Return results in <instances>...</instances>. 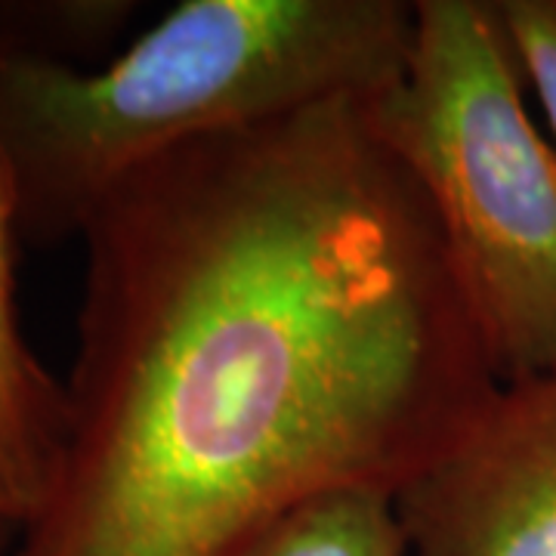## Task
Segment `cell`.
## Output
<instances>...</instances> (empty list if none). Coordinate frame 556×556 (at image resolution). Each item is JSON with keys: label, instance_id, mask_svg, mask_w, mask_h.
I'll use <instances>...</instances> for the list:
<instances>
[{"label": "cell", "instance_id": "6da1fadb", "mask_svg": "<svg viewBox=\"0 0 556 556\" xmlns=\"http://www.w3.org/2000/svg\"><path fill=\"white\" fill-rule=\"evenodd\" d=\"M368 97L182 146L84 226L56 482L10 556H219L300 497L396 492L497 390Z\"/></svg>", "mask_w": 556, "mask_h": 556}, {"label": "cell", "instance_id": "7a4b0ae2", "mask_svg": "<svg viewBox=\"0 0 556 556\" xmlns=\"http://www.w3.org/2000/svg\"><path fill=\"white\" fill-rule=\"evenodd\" d=\"M408 0H182L100 65L0 43V159L22 244L80 239L109 192L199 139L378 93Z\"/></svg>", "mask_w": 556, "mask_h": 556}, {"label": "cell", "instance_id": "3957f363", "mask_svg": "<svg viewBox=\"0 0 556 556\" xmlns=\"http://www.w3.org/2000/svg\"><path fill=\"white\" fill-rule=\"evenodd\" d=\"M501 0H415L402 72L368 118L437 223L497 383L556 371V142Z\"/></svg>", "mask_w": 556, "mask_h": 556}, {"label": "cell", "instance_id": "277c9868", "mask_svg": "<svg viewBox=\"0 0 556 556\" xmlns=\"http://www.w3.org/2000/svg\"><path fill=\"white\" fill-rule=\"evenodd\" d=\"M393 504L408 556H556V371L497 383Z\"/></svg>", "mask_w": 556, "mask_h": 556}, {"label": "cell", "instance_id": "5b68a950", "mask_svg": "<svg viewBox=\"0 0 556 556\" xmlns=\"http://www.w3.org/2000/svg\"><path fill=\"white\" fill-rule=\"evenodd\" d=\"M22 232L0 159V522L25 529L50 495L65 448L68 396L25 338L16 300Z\"/></svg>", "mask_w": 556, "mask_h": 556}, {"label": "cell", "instance_id": "8992f818", "mask_svg": "<svg viewBox=\"0 0 556 556\" xmlns=\"http://www.w3.org/2000/svg\"><path fill=\"white\" fill-rule=\"evenodd\" d=\"M219 556H408L390 489L340 485L300 497Z\"/></svg>", "mask_w": 556, "mask_h": 556}, {"label": "cell", "instance_id": "52a82bcc", "mask_svg": "<svg viewBox=\"0 0 556 556\" xmlns=\"http://www.w3.org/2000/svg\"><path fill=\"white\" fill-rule=\"evenodd\" d=\"M134 3H3L0 43L50 60L90 65L134 16Z\"/></svg>", "mask_w": 556, "mask_h": 556}, {"label": "cell", "instance_id": "ba28073f", "mask_svg": "<svg viewBox=\"0 0 556 556\" xmlns=\"http://www.w3.org/2000/svg\"><path fill=\"white\" fill-rule=\"evenodd\" d=\"M519 60L556 142V0H501Z\"/></svg>", "mask_w": 556, "mask_h": 556}, {"label": "cell", "instance_id": "9c48e42d", "mask_svg": "<svg viewBox=\"0 0 556 556\" xmlns=\"http://www.w3.org/2000/svg\"><path fill=\"white\" fill-rule=\"evenodd\" d=\"M16 538H20V529H13V526L0 522V556L13 554V547H16Z\"/></svg>", "mask_w": 556, "mask_h": 556}]
</instances>
